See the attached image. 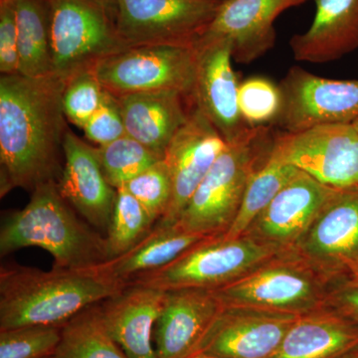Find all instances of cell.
I'll return each instance as SVG.
<instances>
[{"mask_svg":"<svg viewBox=\"0 0 358 358\" xmlns=\"http://www.w3.org/2000/svg\"><path fill=\"white\" fill-rule=\"evenodd\" d=\"M53 73L67 81L128 48L117 32L110 0H47Z\"/></svg>","mask_w":358,"mask_h":358,"instance_id":"cell-7","label":"cell"},{"mask_svg":"<svg viewBox=\"0 0 358 358\" xmlns=\"http://www.w3.org/2000/svg\"><path fill=\"white\" fill-rule=\"evenodd\" d=\"M272 152L327 187L358 192V131L352 124L286 133L275 138Z\"/></svg>","mask_w":358,"mask_h":358,"instance_id":"cell-10","label":"cell"},{"mask_svg":"<svg viewBox=\"0 0 358 358\" xmlns=\"http://www.w3.org/2000/svg\"><path fill=\"white\" fill-rule=\"evenodd\" d=\"M126 287L106 263L51 271L4 266L0 270V331L24 326L62 327L78 313Z\"/></svg>","mask_w":358,"mask_h":358,"instance_id":"cell-2","label":"cell"},{"mask_svg":"<svg viewBox=\"0 0 358 358\" xmlns=\"http://www.w3.org/2000/svg\"><path fill=\"white\" fill-rule=\"evenodd\" d=\"M105 89L93 69L73 75L66 81L63 93V110L66 119L79 128H84L90 117L100 107Z\"/></svg>","mask_w":358,"mask_h":358,"instance_id":"cell-33","label":"cell"},{"mask_svg":"<svg viewBox=\"0 0 358 358\" xmlns=\"http://www.w3.org/2000/svg\"><path fill=\"white\" fill-rule=\"evenodd\" d=\"M61 338V327L24 326L0 331V358L54 357Z\"/></svg>","mask_w":358,"mask_h":358,"instance_id":"cell-30","label":"cell"},{"mask_svg":"<svg viewBox=\"0 0 358 358\" xmlns=\"http://www.w3.org/2000/svg\"><path fill=\"white\" fill-rule=\"evenodd\" d=\"M282 108L275 120L287 134L358 119V80H333L294 67L280 85Z\"/></svg>","mask_w":358,"mask_h":358,"instance_id":"cell-11","label":"cell"},{"mask_svg":"<svg viewBox=\"0 0 358 358\" xmlns=\"http://www.w3.org/2000/svg\"><path fill=\"white\" fill-rule=\"evenodd\" d=\"M187 96L171 90L117 96L127 134L164 159L169 143L187 121Z\"/></svg>","mask_w":358,"mask_h":358,"instance_id":"cell-21","label":"cell"},{"mask_svg":"<svg viewBox=\"0 0 358 358\" xmlns=\"http://www.w3.org/2000/svg\"><path fill=\"white\" fill-rule=\"evenodd\" d=\"M339 192L300 171L259 214L245 235L280 251H293Z\"/></svg>","mask_w":358,"mask_h":358,"instance_id":"cell-15","label":"cell"},{"mask_svg":"<svg viewBox=\"0 0 358 358\" xmlns=\"http://www.w3.org/2000/svg\"><path fill=\"white\" fill-rule=\"evenodd\" d=\"M59 192L96 229L108 230L117 189L110 185L96 157L95 148L68 129L64 162L57 180Z\"/></svg>","mask_w":358,"mask_h":358,"instance_id":"cell-19","label":"cell"},{"mask_svg":"<svg viewBox=\"0 0 358 358\" xmlns=\"http://www.w3.org/2000/svg\"><path fill=\"white\" fill-rule=\"evenodd\" d=\"M195 64L194 45H138L102 59L92 69L115 96L171 90L192 98Z\"/></svg>","mask_w":358,"mask_h":358,"instance_id":"cell-8","label":"cell"},{"mask_svg":"<svg viewBox=\"0 0 358 358\" xmlns=\"http://www.w3.org/2000/svg\"><path fill=\"white\" fill-rule=\"evenodd\" d=\"M27 247L49 252L53 268L92 267L112 259L106 237L76 215L59 192L57 181L37 186L24 208L9 211L2 218L1 256Z\"/></svg>","mask_w":358,"mask_h":358,"instance_id":"cell-3","label":"cell"},{"mask_svg":"<svg viewBox=\"0 0 358 358\" xmlns=\"http://www.w3.org/2000/svg\"><path fill=\"white\" fill-rule=\"evenodd\" d=\"M331 280L294 252H285L214 293L225 307L305 315L327 307Z\"/></svg>","mask_w":358,"mask_h":358,"instance_id":"cell-5","label":"cell"},{"mask_svg":"<svg viewBox=\"0 0 358 358\" xmlns=\"http://www.w3.org/2000/svg\"><path fill=\"white\" fill-rule=\"evenodd\" d=\"M83 129L86 138L98 147L127 136L117 96L105 90L100 107L90 117Z\"/></svg>","mask_w":358,"mask_h":358,"instance_id":"cell-34","label":"cell"},{"mask_svg":"<svg viewBox=\"0 0 358 358\" xmlns=\"http://www.w3.org/2000/svg\"><path fill=\"white\" fill-rule=\"evenodd\" d=\"M307 31L289 41L294 59L322 64L358 48V0H315Z\"/></svg>","mask_w":358,"mask_h":358,"instance_id":"cell-22","label":"cell"},{"mask_svg":"<svg viewBox=\"0 0 358 358\" xmlns=\"http://www.w3.org/2000/svg\"><path fill=\"white\" fill-rule=\"evenodd\" d=\"M352 126L355 127V128L358 131V119L357 121L352 122Z\"/></svg>","mask_w":358,"mask_h":358,"instance_id":"cell-40","label":"cell"},{"mask_svg":"<svg viewBox=\"0 0 358 358\" xmlns=\"http://www.w3.org/2000/svg\"><path fill=\"white\" fill-rule=\"evenodd\" d=\"M343 278H345L346 282L358 286V263L350 266V267L346 270Z\"/></svg>","mask_w":358,"mask_h":358,"instance_id":"cell-37","label":"cell"},{"mask_svg":"<svg viewBox=\"0 0 358 358\" xmlns=\"http://www.w3.org/2000/svg\"><path fill=\"white\" fill-rule=\"evenodd\" d=\"M306 0H223L210 24L196 42L225 39L232 58L249 64L275 45V18Z\"/></svg>","mask_w":358,"mask_h":358,"instance_id":"cell-17","label":"cell"},{"mask_svg":"<svg viewBox=\"0 0 358 358\" xmlns=\"http://www.w3.org/2000/svg\"><path fill=\"white\" fill-rule=\"evenodd\" d=\"M282 253L285 252L247 235L207 238L169 265L138 275L128 285H141L164 292L216 289Z\"/></svg>","mask_w":358,"mask_h":358,"instance_id":"cell-6","label":"cell"},{"mask_svg":"<svg viewBox=\"0 0 358 358\" xmlns=\"http://www.w3.org/2000/svg\"><path fill=\"white\" fill-rule=\"evenodd\" d=\"M186 358H213L210 357H207V355H200V353H194V355H190V357Z\"/></svg>","mask_w":358,"mask_h":358,"instance_id":"cell-39","label":"cell"},{"mask_svg":"<svg viewBox=\"0 0 358 358\" xmlns=\"http://www.w3.org/2000/svg\"><path fill=\"white\" fill-rule=\"evenodd\" d=\"M220 1H223V0H220Z\"/></svg>","mask_w":358,"mask_h":358,"instance_id":"cell-42","label":"cell"},{"mask_svg":"<svg viewBox=\"0 0 358 358\" xmlns=\"http://www.w3.org/2000/svg\"><path fill=\"white\" fill-rule=\"evenodd\" d=\"M268 129L251 127L227 143L193 193L178 224L205 237L222 236L234 222L250 179L272 152Z\"/></svg>","mask_w":358,"mask_h":358,"instance_id":"cell-4","label":"cell"},{"mask_svg":"<svg viewBox=\"0 0 358 358\" xmlns=\"http://www.w3.org/2000/svg\"><path fill=\"white\" fill-rule=\"evenodd\" d=\"M226 147L227 143L215 127L193 106L187 121L174 136L162 159L171 178V199L166 215L157 223L178 222L193 193Z\"/></svg>","mask_w":358,"mask_h":358,"instance_id":"cell-13","label":"cell"},{"mask_svg":"<svg viewBox=\"0 0 358 358\" xmlns=\"http://www.w3.org/2000/svg\"><path fill=\"white\" fill-rule=\"evenodd\" d=\"M46 358H55V357H46Z\"/></svg>","mask_w":358,"mask_h":358,"instance_id":"cell-41","label":"cell"},{"mask_svg":"<svg viewBox=\"0 0 358 358\" xmlns=\"http://www.w3.org/2000/svg\"><path fill=\"white\" fill-rule=\"evenodd\" d=\"M238 105L249 127L275 122L281 112V89L266 78H249L239 85Z\"/></svg>","mask_w":358,"mask_h":358,"instance_id":"cell-31","label":"cell"},{"mask_svg":"<svg viewBox=\"0 0 358 358\" xmlns=\"http://www.w3.org/2000/svg\"><path fill=\"white\" fill-rule=\"evenodd\" d=\"M20 71L18 32L14 0H0V72L15 75Z\"/></svg>","mask_w":358,"mask_h":358,"instance_id":"cell-35","label":"cell"},{"mask_svg":"<svg viewBox=\"0 0 358 358\" xmlns=\"http://www.w3.org/2000/svg\"><path fill=\"white\" fill-rule=\"evenodd\" d=\"M358 350V324L331 307L301 315L270 358H341Z\"/></svg>","mask_w":358,"mask_h":358,"instance_id":"cell-23","label":"cell"},{"mask_svg":"<svg viewBox=\"0 0 358 358\" xmlns=\"http://www.w3.org/2000/svg\"><path fill=\"white\" fill-rule=\"evenodd\" d=\"M166 292L128 285L121 293L99 303L101 317L129 358H157L152 334Z\"/></svg>","mask_w":358,"mask_h":358,"instance_id":"cell-20","label":"cell"},{"mask_svg":"<svg viewBox=\"0 0 358 358\" xmlns=\"http://www.w3.org/2000/svg\"><path fill=\"white\" fill-rule=\"evenodd\" d=\"M155 225L143 205L124 186L117 189L114 210L106 236L112 259L140 243Z\"/></svg>","mask_w":358,"mask_h":358,"instance_id":"cell-28","label":"cell"},{"mask_svg":"<svg viewBox=\"0 0 358 358\" xmlns=\"http://www.w3.org/2000/svg\"><path fill=\"white\" fill-rule=\"evenodd\" d=\"M192 102L212 122L226 143L237 141L249 127L240 114L232 44L225 39L196 42Z\"/></svg>","mask_w":358,"mask_h":358,"instance_id":"cell-14","label":"cell"},{"mask_svg":"<svg viewBox=\"0 0 358 358\" xmlns=\"http://www.w3.org/2000/svg\"><path fill=\"white\" fill-rule=\"evenodd\" d=\"M327 307L334 308L358 324V286L345 281L329 289Z\"/></svg>","mask_w":358,"mask_h":358,"instance_id":"cell-36","label":"cell"},{"mask_svg":"<svg viewBox=\"0 0 358 358\" xmlns=\"http://www.w3.org/2000/svg\"><path fill=\"white\" fill-rule=\"evenodd\" d=\"M115 26L128 46L194 45L220 0H110Z\"/></svg>","mask_w":358,"mask_h":358,"instance_id":"cell-9","label":"cell"},{"mask_svg":"<svg viewBox=\"0 0 358 358\" xmlns=\"http://www.w3.org/2000/svg\"><path fill=\"white\" fill-rule=\"evenodd\" d=\"M293 252L329 280L358 263V192H341L322 209Z\"/></svg>","mask_w":358,"mask_h":358,"instance_id":"cell-16","label":"cell"},{"mask_svg":"<svg viewBox=\"0 0 358 358\" xmlns=\"http://www.w3.org/2000/svg\"><path fill=\"white\" fill-rule=\"evenodd\" d=\"M341 358H358V350H355V352H352L346 355L345 357Z\"/></svg>","mask_w":358,"mask_h":358,"instance_id":"cell-38","label":"cell"},{"mask_svg":"<svg viewBox=\"0 0 358 358\" xmlns=\"http://www.w3.org/2000/svg\"><path fill=\"white\" fill-rule=\"evenodd\" d=\"M202 235L188 232L178 224L157 223L147 236L134 248L106 262V266L124 284L138 275L169 265L202 240Z\"/></svg>","mask_w":358,"mask_h":358,"instance_id":"cell-24","label":"cell"},{"mask_svg":"<svg viewBox=\"0 0 358 358\" xmlns=\"http://www.w3.org/2000/svg\"><path fill=\"white\" fill-rule=\"evenodd\" d=\"M299 317L224 306L194 353L213 358H270Z\"/></svg>","mask_w":358,"mask_h":358,"instance_id":"cell-12","label":"cell"},{"mask_svg":"<svg viewBox=\"0 0 358 358\" xmlns=\"http://www.w3.org/2000/svg\"><path fill=\"white\" fill-rule=\"evenodd\" d=\"M66 80L1 75L0 79V192H33L57 181L63 169L68 128L63 110Z\"/></svg>","mask_w":358,"mask_h":358,"instance_id":"cell-1","label":"cell"},{"mask_svg":"<svg viewBox=\"0 0 358 358\" xmlns=\"http://www.w3.org/2000/svg\"><path fill=\"white\" fill-rule=\"evenodd\" d=\"M299 171L298 169L282 162L278 155L271 152L267 160L250 179L236 218L222 236H244L259 214Z\"/></svg>","mask_w":358,"mask_h":358,"instance_id":"cell-27","label":"cell"},{"mask_svg":"<svg viewBox=\"0 0 358 358\" xmlns=\"http://www.w3.org/2000/svg\"><path fill=\"white\" fill-rule=\"evenodd\" d=\"M138 200L155 223L166 215L171 199V182L164 160L129 180L124 186Z\"/></svg>","mask_w":358,"mask_h":358,"instance_id":"cell-32","label":"cell"},{"mask_svg":"<svg viewBox=\"0 0 358 358\" xmlns=\"http://www.w3.org/2000/svg\"><path fill=\"white\" fill-rule=\"evenodd\" d=\"M55 358H129L106 329L99 303L61 327Z\"/></svg>","mask_w":358,"mask_h":358,"instance_id":"cell-26","label":"cell"},{"mask_svg":"<svg viewBox=\"0 0 358 358\" xmlns=\"http://www.w3.org/2000/svg\"><path fill=\"white\" fill-rule=\"evenodd\" d=\"M223 307L213 289L166 292L152 334L157 358L192 355Z\"/></svg>","mask_w":358,"mask_h":358,"instance_id":"cell-18","label":"cell"},{"mask_svg":"<svg viewBox=\"0 0 358 358\" xmlns=\"http://www.w3.org/2000/svg\"><path fill=\"white\" fill-rule=\"evenodd\" d=\"M95 152L108 182L115 189L126 185L129 180L162 159L128 134L108 145L96 147Z\"/></svg>","mask_w":358,"mask_h":358,"instance_id":"cell-29","label":"cell"},{"mask_svg":"<svg viewBox=\"0 0 358 358\" xmlns=\"http://www.w3.org/2000/svg\"><path fill=\"white\" fill-rule=\"evenodd\" d=\"M18 32V74L42 77L53 74L50 20L47 0H14Z\"/></svg>","mask_w":358,"mask_h":358,"instance_id":"cell-25","label":"cell"}]
</instances>
